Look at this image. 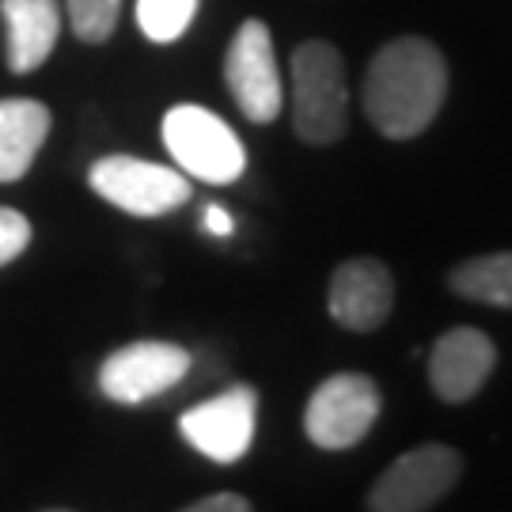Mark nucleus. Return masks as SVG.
I'll return each mask as SVG.
<instances>
[{
	"mask_svg": "<svg viewBox=\"0 0 512 512\" xmlns=\"http://www.w3.org/2000/svg\"><path fill=\"white\" fill-rule=\"evenodd\" d=\"M448 95V61L429 38L403 35L372 57L365 73L368 122L391 141H410L433 126Z\"/></svg>",
	"mask_w": 512,
	"mask_h": 512,
	"instance_id": "f257e3e1",
	"label": "nucleus"
},
{
	"mask_svg": "<svg viewBox=\"0 0 512 512\" xmlns=\"http://www.w3.org/2000/svg\"><path fill=\"white\" fill-rule=\"evenodd\" d=\"M293 129L304 145H334L349 129V88L342 54L311 38L293 50Z\"/></svg>",
	"mask_w": 512,
	"mask_h": 512,
	"instance_id": "f03ea898",
	"label": "nucleus"
},
{
	"mask_svg": "<svg viewBox=\"0 0 512 512\" xmlns=\"http://www.w3.org/2000/svg\"><path fill=\"white\" fill-rule=\"evenodd\" d=\"M164 145L186 175L213 186L236 183L247 167V152L232 126L213 110L194 107V103L171 107L164 114Z\"/></svg>",
	"mask_w": 512,
	"mask_h": 512,
	"instance_id": "7ed1b4c3",
	"label": "nucleus"
},
{
	"mask_svg": "<svg viewBox=\"0 0 512 512\" xmlns=\"http://www.w3.org/2000/svg\"><path fill=\"white\" fill-rule=\"evenodd\" d=\"M380 418V387L361 372H334L311 391L304 433L327 452H346L368 437Z\"/></svg>",
	"mask_w": 512,
	"mask_h": 512,
	"instance_id": "20e7f679",
	"label": "nucleus"
},
{
	"mask_svg": "<svg viewBox=\"0 0 512 512\" xmlns=\"http://www.w3.org/2000/svg\"><path fill=\"white\" fill-rule=\"evenodd\" d=\"M224 80H228V92L247 122L266 126L281 114L285 88H281V73H277L274 35L262 19L239 23V31L228 42V54H224Z\"/></svg>",
	"mask_w": 512,
	"mask_h": 512,
	"instance_id": "39448f33",
	"label": "nucleus"
},
{
	"mask_svg": "<svg viewBox=\"0 0 512 512\" xmlns=\"http://www.w3.org/2000/svg\"><path fill=\"white\" fill-rule=\"evenodd\" d=\"M88 183L99 198L118 205L129 217H164L190 202V183L183 171L137 156H103L88 171Z\"/></svg>",
	"mask_w": 512,
	"mask_h": 512,
	"instance_id": "423d86ee",
	"label": "nucleus"
},
{
	"mask_svg": "<svg viewBox=\"0 0 512 512\" xmlns=\"http://www.w3.org/2000/svg\"><path fill=\"white\" fill-rule=\"evenodd\" d=\"M463 459L448 444H421L399 456L368 494V512H425L459 482Z\"/></svg>",
	"mask_w": 512,
	"mask_h": 512,
	"instance_id": "0eeeda50",
	"label": "nucleus"
},
{
	"mask_svg": "<svg viewBox=\"0 0 512 512\" xmlns=\"http://www.w3.org/2000/svg\"><path fill=\"white\" fill-rule=\"evenodd\" d=\"M258 418V391L247 384H236L220 391L205 403L190 406L179 418V433L194 452H202L213 463H239L251 452Z\"/></svg>",
	"mask_w": 512,
	"mask_h": 512,
	"instance_id": "6e6552de",
	"label": "nucleus"
},
{
	"mask_svg": "<svg viewBox=\"0 0 512 512\" xmlns=\"http://www.w3.org/2000/svg\"><path fill=\"white\" fill-rule=\"evenodd\" d=\"M190 372V353L175 342H129L99 368V391L110 403L137 406L164 395Z\"/></svg>",
	"mask_w": 512,
	"mask_h": 512,
	"instance_id": "1a4fd4ad",
	"label": "nucleus"
},
{
	"mask_svg": "<svg viewBox=\"0 0 512 512\" xmlns=\"http://www.w3.org/2000/svg\"><path fill=\"white\" fill-rule=\"evenodd\" d=\"M327 308L338 327L357 334L384 327L395 308V277L380 258H349L330 274Z\"/></svg>",
	"mask_w": 512,
	"mask_h": 512,
	"instance_id": "9d476101",
	"label": "nucleus"
},
{
	"mask_svg": "<svg viewBox=\"0 0 512 512\" xmlns=\"http://www.w3.org/2000/svg\"><path fill=\"white\" fill-rule=\"evenodd\" d=\"M497 365L494 342L475 327H452L429 353V384L444 403L475 399Z\"/></svg>",
	"mask_w": 512,
	"mask_h": 512,
	"instance_id": "9b49d317",
	"label": "nucleus"
},
{
	"mask_svg": "<svg viewBox=\"0 0 512 512\" xmlns=\"http://www.w3.org/2000/svg\"><path fill=\"white\" fill-rule=\"evenodd\" d=\"M0 19L8 31V42H4L8 69L16 76L42 69L61 35L57 0H0Z\"/></svg>",
	"mask_w": 512,
	"mask_h": 512,
	"instance_id": "f8f14e48",
	"label": "nucleus"
},
{
	"mask_svg": "<svg viewBox=\"0 0 512 512\" xmlns=\"http://www.w3.org/2000/svg\"><path fill=\"white\" fill-rule=\"evenodd\" d=\"M50 137V110L38 99H0V183H19Z\"/></svg>",
	"mask_w": 512,
	"mask_h": 512,
	"instance_id": "ddd939ff",
	"label": "nucleus"
},
{
	"mask_svg": "<svg viewBox=\"0 0 512 512\" xmlns=\"http://www.w3.org/2000/svg\"><path fill=\"white\" fill-rule=\"evenodd\" d=\"M452 293L490 308H512V251L478 255L459 262L448 277Z\"/></svg>",
	"mask_w": 512,
	"mask_h": 512,
	"instance_id": "4468645a",
	"label": "nucleus"
},
{
	"mask_svg": "<svg viewBox=\"0 0 512 512\" xmlns=\"http://www.w3.org/2000/svg\"><path fill=\"white\" fill-rule=\"evenodd\" d=\"M198 16V0H137V23L152 42H175Z\"/></svg>",
	"mask_w": 512,
	"mask_h": 512,
	"instance_id": "2eb2a0df",
	"label": "nucleus"
},
{
	"mask_svg": "<svg viewBox=\"0 0 512 512\" xmlns=\"http://www.w3.org/2000/svg\"><path fill=\"white\" fill-rule=\"evenodd\" d=\"M65 12H69V27L80 42L99 46L114 35L118 16H122V0H65Z\"/></svg>",
	"mask_w": 512,
	"mask_h": 512,
	"instance_id": "dca6fc26",
	"label": "nucleus"
},
{
	"mask_svg": "<svg viewBox=\"0 0 512 512\" xmlns=\"http://www.w3.org/2000/svg\"><path fill=\"white\" fill-rule=\"evenodd\" d=\"M31 220L23 217L19 209H8V205H0V266H8V262H16L27 247H31Z\"/></svg>",
	"mask_w": 512,
	"mask_h": 512,
	"instance_id": "f3484780",
	"label": "nucleus"
},
{
	"mask_svg": "<svg viewBox=\"0 0 512 512\" xmlns=\"http://www.w3.org/2000/svg\"><path fill=\"white\" fill-rule=\"evenodd\" d=\"M183 512H251V501L243 494H232V490H220V494H209L194 505H186Z\"/></svg>",
	"mask_w": 512,
	"mask_h": 512,
	"instance_id": "a211bd4d",
	"label": "nucleus"
},
{
	"mask_svg": "<svg viewBox=\"0 0 512 512\" xmlns=\"http://www.w3.org/2000/svg\"><path fill=\"white\" fill-rule=\"evenodd\" d=\"M205 228L213 232V236H232V217H228V209H220V205H209L205 209Z\"/></svg>",
	"mask_w": 512,
	"mask_h": 512,
	"instance_id": "6ab92c4d",
	"label": "nucleus"
},
{
	"mask_svg": "<svg viewBox=\"0 0 512 512\" xmlns=\"http://www.w3.org/2000/svg\"><path fill=\"white\" fill-rule=\"evenodd\" d=\"M54 512H61V509H54Z\"/></svg>",
	"mask_w": 512,
	"mask_h": 512,
	"instance_id": "aec40b11",
	"label": "nucleus"
}]
</instances>
